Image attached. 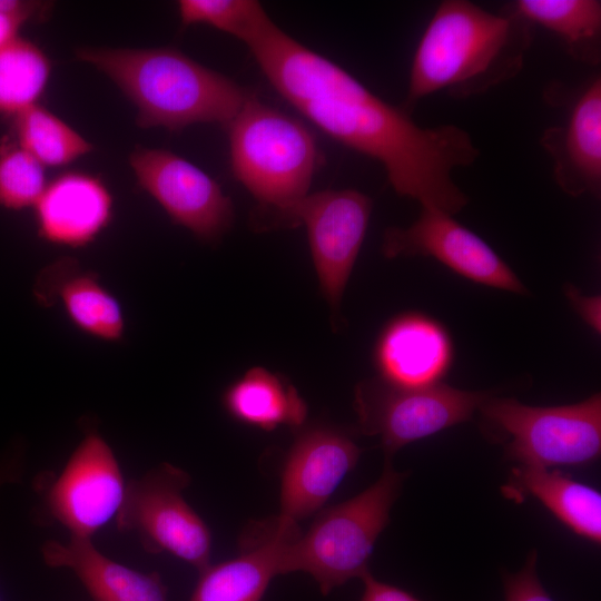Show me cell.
Masks as SVG:
<instances>
[{
  "label": "cell",
  "instance_id": "9c48e42d",
  "mask_svg": "<svg viewBox=\"0 0 601 601\" xmlns=\"http://www.w3.org/2000/svg\"><path fill=\"white\" fill-rule=\"evenodd\" d=\"M126 483L112 449L96 428L86 432L56 476L39 474L40 520L51 519L70 536L91 539L116 516Z\"/></svg>",
  "mask_w": 601,
  "mask_h": 601
},
{
  "label": "cell",
  "instance_id": "7c38bea8",
  "mask_svg": "<svg viewBox=\"0 0 601 601\" xmlns=\"http://www.w3.org/2000/svg\"><path fill=\"white\" fill-rule=\"evenodd\" d=\"M382 253L387 258L428 256L477 284L525 294L526 288L510 266L480 236L452 215L422 208L408 227L385 230Z\"/></svg>",
  "mask_w": 601,
  "mask_h": 601
},
{
  "label": "cell",
  "instance_id": "83f0119b",
  "mask_svg": "<svg viewBox=\"0 0 601 601\" xmlns=\"http://www.w3.org/2000/svg\"><path fill=\"white\" fill-rule=\"evenodd\" d=\"M38 3L0 0V48L17 38L19 28L32 17Z\"/></svg>",
  "mask_w": 601,
  "mask_h": 601
},
{
  "label": "cell",
  "instance_id": "3957f363",
  "mask_svg": "<svg viewBox=\"0 0 601 601\" xmlns=\"http://www.w3.org/2000/svg\"><path fill=\"white\" fill-rule=\"evenodd\" d=\"M77 58L108 76L138 109L141 128L225 127L254 95L173 48H81Z\"/></svg>",
  "mask_w": 601,
  "mask_h": 601
},
{
  "label": "cell",
  "instance_id": "277c9868",
  "mask_svg": "<svg viewBox=\"0 0 601 601\" xmlns=\"http://www.w3.org/2000/svg\"><path fill=\"white\" fill-rule=\"evenodd\" d=\"M226 128L233 175L257 203L256 227L295 226L294 211L321 165L311 130L255 93Z\"/></svg>",
  "mask_w": 601,
  "mask_h": 601
},
{
  "label": "cell",
  "instance_id": "4316f807",
  "mask_svg": "<svg viewBox=\"0 0 601 601\" xmlns=\"http://www.w3.org/2000/svg\"><path fill=\"white\" fill-rule=\"evenodd\" d=\"M536 562L538 552L533 550L522 569L503 574L504 601H553L539 579Z\"/></svg>",
  "mask_w": 601,
  "mask_h": 601
},
{
  "label": "cell",
  "instance_id": "52a82bcc",
  "mask_svg": "<svg viewBox=\"0 0 601 601\" xmlns=\"http://www.w3.org/2000/svg\"><path fill=\"white\" fill-rule=\"evenodd\" d=\"M190 481L183 469L160 463L126 483L115 518L118 531L136 533L146 552L169 553L199 573L210 564L211 535L183 495Z\"/></svg>",
  "mask_w": 601,
  "mask_h": 601
},
{
  "label": "cell",
  "instance_id": "4fadbf2b",
  "mask_svg": "<svg viewBox=\"0 0 601 601\" xmlns=\"http://www.w3.org/2000/svg\"><path fill=\"white\" fill-rule=\"evenodd\" d=\"M361 453L342 428L326 424L303 428L284 461L277 515L298 523L321 511Z\"/></svg>",
  "mask_w": 601,
  "mask_h": 601
},
{
  "label": "cell",
  "instance_id": "2e32d148",
  "mask_svg": "<svg viewBox=\"0 0 601 601\" xmlns=\"http://www.w3.org/2000/svg\"><path fill=\"white\" fill-rule=\"evenodd\" d=\"M112 203L99 178L78 171L59 175L33 206L39 236L53 245L83 247L110 223Z\"/></svg>",
  "mask_w": 601,
  "mask_h": 601
},
{
  "label": "cell",
  "instance_id": "9a60e30c",
  "mask_svg": "<svg viewBox=\"0 0 601 601\" xmlns=\"http://www.w3.org/2000/svg\"><path fill=\"white\" fill-rule=\"evenodd\" d=\"M454 359V345L446 327L418 312L390 319L374 347L378 377L401 387L442 383Z\"/></svg>",
  "mask_w": 601,
  "mask_h": 601
},
{
  "label": "cell",
  "instance_id": "484cf974",
  "mask_svg": "<svg viewBox=\"0 0 601 601\" xmlns=\"http://www.w3.org/2000/svg\"><path fill=\"white\" fill-rule=\"evenodd\" d=\"M43 166L18 144L0 147V205L20 210L35 206L46 188Z\"/></svg>",
  "mask_w": 601,
  "mask_h": 601
},
{
  "label": "cell",
  "instance_id": "4dcf8cb0",
  "mask_svg": "<svg viewBox=\"0 0 601 601\" xmlns=\"http://www.w3.org/2000/svg\"><path fill=\"white\" fill-rule=\"evenodd\" d=\"M1 601V600H0Z\"/></svg>",
  "mask_w": 601,
  "mask_h": 601
},
{
  "label": "cell",
  "instance_id": "603a6c76",
  "mask_svg": "<svg viewBox=\"0 0 601 601\" xmlns=\"http://www.w3.org/2000/svg\"><path fill=\"white\" fill-rule=\"evenodd\" d=\"M18 145L42 166H63L88 154L92 146L46 108L33 105L14 115Z\"/></svg>",
  "mask_w": 601,
  "mask_h": 601
},
{
  "label": "cell",
  "instance_id": "30bf717a",
  "mask_svg": "<svg viewBox=\"0 0 601 601\" xmlns=\"http://www.w3.org/2000/svg\"><path fill=\"white\" fill-rule=\"evenodd\" d=\"M129 161L139 186L174 223L207 242L218 239L230 228V198L194 164L169 150L141 147L131 152Z\"/></svg>",
  "mask_w": 601,
  "mask_h": 601
},
{
  "label": "cell",
  "instance_id": "ffe728a7",
  "mask_svg": "<svg viewBox=\"0 0 601 601\" xmlns=\"http://www.w3.org/2000/svg\"><path fill=\"white\" fill-rule=\"evenodd\" d=\"M508 499L531 495L577 535L601 542V494L558 470L518 465L502 487Z\"/></svg>",
  "mask_w": 601,
  "mask_h": 601
},
{
  "label": "cell",
  "instance_id": "7a4b0ae2",
  "mask_svg": "<svg viewBox=\"0 0 601 601\" xmlns=\"http://www.w3.org/2000/svg\"><path fill=\"white\" fill-rule=\"evenodd\" d=\"M532 26L514 11L497 14L466 0L442 1L413 56L406 104L441 90L467 98L515 77Z\"/></svg>",
  "mask_w": 601,
  "mask_h": 601
},
{
  "label": "cell",
  "instance_id": "8fae6325",
  "mask_svg": "<svg viewBox=\"0 0 601 601\" xmlns=\"http://www.w3.org/2000/svg\"><path fill=\"white\" fill-rule=\"evenodd\" d=\"M372 199L354 189L309 194L294 211V225L304 224L321 289L337 309L362 247Z\"/></svg>",
  "mask_w": 601,
  "mask_h": 601
},
{
  "label": "cell",
  "instance_id": "ba28073f",
  "mask_svg": "<svg viewBox=\"0 0 601 601\" xmlns=\"http://www.w3.org/2000/svg\"><path fill=\"white\" fill-rule=\"evenodd\" d=\"M491 396L445 383L425 387H401L380 377L359 382L354 407L357 428L380 437L385 457L417 440L469 421Z\"/></svg>",
  "mask_w": 601,
  "mask_h": 601
},
{
  "label": "cell",
  "instance_id": "8992f818",
  "mask_svg": "<svg viewBox=\"0 0 601 601\" xmlns=\"http://www.w3.org/2000/svg\"><path fill=\"white\" fill-rule=\"evenodd\" d=\"M486 434L519 465L581 466L601 454V396L560 406H530L489 397L479 408Z\"/></svg>",
  "mask_w": 601,
  "mask_h": 601
},
{
  "label": "cell",
  "instance_id": "6da1fadb",
  "mask_svg": "<svg viewBox=\"0 0 601 601\" xmlns=\"http://www.w3.org/2000/svg\"><path fill=\"white\" fill-rule=\"evenodd\" d=\"M273 88L323 132L383 165L396 194L454 215L469 198L452 178L479 149L454 125L423 128L268 16L244 41Z\"/></svg>",
  "mask_w": 601,
  "mask_h": 601
},
{
  "label": "cell",
  "instance_id": "5b68a950",
  "mask_svg": "<svg viewBox=\"0 0 601 601\" xmlns=\"http://www.w3.org/2000/svg\"><path fill=\"white\" fill-rule=\"evenodd\" d=\"M407 473L393 467L385 457L381 476L357 495L317 513L306 533L286 546L279 574L306 572L322 594L368 571L377 538L390 522Z\"/></svg>",
  "mask_w": 601,
  "mask_h": 601
},
{
  "label": "cell",
  "instance_id": "7402d4cb",
  "mask_svg": "<svg viewBox=\"0 0 601 601\" xmlns=\"http://www.w3.org/2000/svg\"><path fill=\"white\" fill-rule=\"evenodd\" d=\"M516 14L556 35L569 53L584 62L600 58L601 2L597 0H519Z\"/></svg>",
  "mask_w": 601,
  "mask_h": 601
},
{
  "label": "cell",
  "instance_id": "d4e9b609",
  "mask_svg": "<svg viewBox=\"0 0 601 601\" xmlns=\"http://www.w3.org/2000/svg\"><path fill=\"white\" fill-rule=\"evenodd\" d=\"M178 10L184 26L208 24L243 42L267 16L255 0H181Z\"/></svg>",
  "mask_w": 601,
  "mask_h": 601
},
{
  "label": "cell",
  "instance_id": "ac0fdd59",
  "mask_svg": "<svg viewBox=\"0 0 601 601\" xmlns=\"http://www.w3.org/2000/svg\"><path fill=\"white\" fill-rule=\"evenodd\" d=\"M41 554L47 565L72 571L92 601H168L159 573L139 572L109 559L91 539L49 540Z\"/></svg>",
  "mask_w": 601,
  "mask_h": 601
},
{
  "label": "cell",
  "instance_id": "44dd1931",
  "mask_svg": "<svg viewBox=\"0 0 601 601\" xmlns=\"http://www.w3.org/2000/svg\"><path fill=\"white\" fill-rule=\"evenodd\" d=\"M221 403L239 423L273 431L279 426L299 428L307 417V404L283 376L253 367L223 393Z\"/></svg>",
  "mask_w": 601,
  "mask_h": 601
},
{
  "label": "cell",
  "instance_id": "f1b7e54d",
  "mask_svg": "<svg viewBox=\"0 0 601 601\" xmlns=\"http://www.w3.org/2000/svg\"><path fill=\"white\" fill-rule=\"evenodd\" d=\"M564 294L572 307L595 333L601 331V298L599 295H583L571 284L565 285Z\"/></svg>",
  "mask_w": 601,
  "mask_h": 601
},
{
  "label": "cell",
  "instance_id": "e0dca14e",
  "mask_svg": "<svg viewBox=\"0 0 601 601\" xmlns=\"http://www.w3.org/2000/svg\"><path fill=\"white\" fill-rule=\"evenodd\" d=\"M542 145L553 158L554 179L571 195H600L601 79L595 78L575 102L568 124L552 127Z\"/></svg>",
  "mask_w": 601,
  "mask_h": 601
},
{
  "label": "cell",
  "instance_id": "d6986e66",
  "mask_svg": "<svg viewBox=\"0 0 601 601\" xmlns=\"http://www.w3.org/2000/svg\"><path fill=\"white\" fill-rule=\"evenodd\" d=\"M37 298L61 303L70 322L85 334L117 343L125 334V316L117 297L92 272L63 259L48 266L36 284Z\"/></svg>",
  "mask_w": 601,
  "mask_h": 601
},
{
  "label": "cell",
  "instance_id": "f546056e",
  "mask_svg": "<svg viewBox=\"0 0 601 601\" xmlns=\"http://www.w3.org/2000/svg\"><path fill=\"white\" fill-rule=\"evenodd\" d=\"M359 579L364 585L359 601H421L403 589L377 580L370 570Z\"/></svg>",
  "mask_w": 601,
  "mask_h": 601
},
{
  "label": "cell",
  "instance_id": "5bb4252c",
  "mask_svg": "<svg viewBox=\"0 0 601 601\" xmlns=\"http://www.w3.org/2000/svg\"><path fill=\"white\" fill-rule=\"evenodd\" d=\"M298 534L297 523L278 515L249 524L238 555L199 572L188 601H260L270 580L279 575L286 546Z\"/></svg>",
  "mask_w": 601,
  "mask_h": 601
},
{
  "label": "cell",
  "instance_id": "cb8c5ba5",
  "mask_svg": "<svg viewBox=\"0 0 601 601\" xmlns=\"http://www.w3.org/2000/svg\"><path fill=\"white\" fill-rule=\"evenodd\" d=\"M50 60L35 43L16 38L0 48V114L17 115L36 105L49 76Z\"/></svg>",
  "mask_w": 601,
  "mask_h": 601
}]
</instances>
